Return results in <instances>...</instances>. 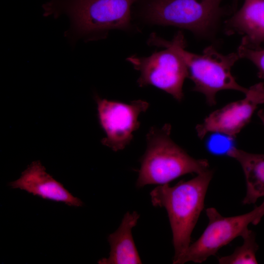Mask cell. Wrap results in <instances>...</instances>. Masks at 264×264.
Instances as JSON below:
<instances>
[{
	"label": "cell",
	"mask_w": 264,
	"mask_h": 264,
	"mask_svg": "<svg viewBox=\"0 0 264 264\" xmlns=\"http://www.w3.org/2000/svg\"><path fill=\"white\" fill-rule=\"evenodd\" d=\"M95 98L99 121L106 133L101 143L114 151L124 149L140 126L139 115L148 110L149 104L140 99L125 103L102 99L98 95Z\"/></svg>",
	"instance_id": "obj_8"
},
{
	"label": "cell",
	"mask_w": 264,
	"mask_h": 264,
	"mask_svg": "<svg viewBox=\"0 0 264 264\" xmlns=\"http://www.w3.org/2000/svg\"><path fill=\"white\" fill-rule=\"evenodd\" d=\"M213 172L207 170L188 181L170 186L160 185L151 193L154 206L166 209L173 234V260L183 254L191 244L192 231L204 208V200Z\"/></svg>",
	"instance_id": "obj_2"
},
{
	"label": "cell",
	"mask_w": 264,
	"mask_h": 264,
	"mask_svg": "<svg viewBox=\"0 0 264 264\" xmlns=\"http://www.w3.org/2000/svg\"><path fill=\"white\" fill-rule=\"evenodd\" d=\"M140 215L136 211L127 212L118 228L108 238L110 246L109 257L102 258L100 264H142L132 235Z\"/></svg>",
	"instance_id": "obj_12"
},
{
	"label": "cell",
	"mask_w": 264,
	"mask_h": 264,
	"mask_svg": "<svg viewBox=\"0 0 264 264\" xmlns=\"http://www.w3.org/2000/svg\"><path fill=\"white\" fill-rule=\"evenodd\" d=\"M13 189H20L45 199L61 202L70 206L81 207L83 202L74 197L63 185L46 171L39 160L33 161L18 179L9 183Z\"/></svg>",
	"instance_id": "obj_10"
},
{
	"label": "cell",
	"mask_w": 264,
	"mask_h": 264,
	"mask_svg": "<svg viewBox=\"0 0 264 264\" xmlns=\"http://www.w3.org/2000/svg\"><path fill=\"white\" fill-rule=\"evenodd\" d=\"M127 60L140 73L137 80L140 87L153 86L170 94L177 101H182L183 83L188 77V71L182 58L174 50L165 48L149 57L134 55L128 57Z\"/></svg>",
	"instance_id": "obj_7"
},
{
	"label": "cell",
	"mask_w": 264,
	"mask_h": 264,
	"mask_svg": "<svg viewBox=\"0 0 264 264\" xmlns=\"http://www.w3.org/2000/svg\"><path fill=\"white\" fill-rule=\"evenodd\" d=\"M206 213L209 221L203 232L183 254L173 260V264L202 263L236 238L242 237L250 224L257 225L264 216V201L252 211L241 215L224 217L213 207L206 209Z\"/></svg>",
	"instance_id": "obj_6"
},
{
	"label": "cell",
	"mask_w": 264,
	"mask_h": 264,
	"mask_svg": "<svg viewBox=\"0 0 264 264\" xmlns=\"http://www.w3.org/2000/svg\"><path fill=\"white\" fill-rule=\"evenodd\" d=\"M139 0H50L44 4V15H67L70 27L66 36L74 42L104 37L111 29L130 25L132 6Z\"/></svg>",
	"instance_id": "obj_1"
},
{
	"label": "cell",
	"mask_w": 264,
	"mask_h": 264,
	"mask_svg": "<svg viewBox=\"0 0 264 264\" xmlns=\"http://www.w3.org/2000/svg\"><path fill=\"white\" fill-rule=\"evenodd\" d=\"M171 126L150 129L147 148L141 158L136 183L141 188L149 184L163 185L189 173L200 174L209 169L206 159H196L175 143L170 136Z\"/></svg>",
	"instance_id": "obj_4"
},
{
	"label": "cell",
	"mask_w": 264,
	"mask_h": 264,
	"mask_svg": "<svg viewBox=\"0 0 264 264\" xmlns=\"http://www.w3.org/2000/svg\"><path fill=\"white\" fill-rule=\"evenodd\" d=\"M243 244L237 247L233 253L218 259L220 264H257L256 253L259 246L253 231L248 229L242 236Z\"/></svg>",
	"instance_id": "obj_14"
},
{
	"label": "cell",
	"mask_w": 264,
	"mask_h": 264,
	"mask_svg": "<svg viewBox=\"0 0 264 264\" xmlns=\"http://www.w3.org/2000/svg\"><path fill=\"white\" fill-rule=\"evenodd\" d=\"M237 53L240 59L244 58L251 61L258 69L259 78L264 79V46L252 48L240 44Z\"/></svg>",
	"instance_id": "obj_15"
},
{
	"label": "cell",
	"mask_w": 264,
	"mask_h": 264,
	"mask_svg": "<svg viewBox=\"0 0 264 264\" xmlns=\"http://www.w3.org/2000/svg\"><path fill=\"white\" fill-rule=\"evenodd\" d=\"M224 24L227 35H243L241 44L260 47L264 43V0H244L242 7Z\"/></svg>",
	"instance_id": "obj_11"
},
{
	"label": "cell",
	"mask_w": 264,
	"mask_h": 264,
	"mask_svg": "<svg viewBox=\"0 0 264 264\" xmlns=\"http://www.w3.org/2000/svg\"><path fill=\"white\" fill-rule=\"evenodd\" d=\"M223 0H145L144 15L152 22L189 30L207 37L225 13Z\"/></svg>",
	"instance_id": "obj_5"
},
{
	"label": "cell",
	"mask_w": 264,
	"mask_h": 264,
	"mask_svg": "<svg viewBox=\"0 0 264 264\" xmlns=\"http://www.w3.org/2000/svg\"><path fill=\"white\" fill-rule=\"evenodd\" d=\"M152 45L170 48L183 59L188 71V77L194 83L193 90L203 94L210 106L216 104L218 92L232 89L245 93L248 90L240 85L231 73V68L240 59L237 52L227 55L219 53L213 46L205 48L201 54L186 50V41L178 31L171 41H166L152 34L149 40Z\"/></svg>",
	"instance_id": "obj_3"
},
{
	"label": "cell",
	"mask_w": 264,
	"mask_h": 264,
	"mask_svg": "<svg viewBox=\"0 0 264 264\" xmlns=\"http://www.w3.org/2000/svg\"><path fill=\"white\" fill-rule=\"evenodd\" d=\"M258 115L264 125V111L263 110H260L258 112Z\"/></svg>",
	"instance_id": "obj_16"
},
{
	"label": "cell",
	"mask_w": 264,
	"mask_h": 264,
	"mask_svg": "<svg viewBox=\"0 0 264 264\" xmlns=\"http://www.w3.org/2000/svg\"><path fill=\"white\" fill-rule=\"evenodd\" d=\"M241 164L243 171L246 192L242 203H255L264 197V154H252L231 147L226 154Z\"/></svg>",
	"instance_id": "obj_13"
},
{
	"label": "cell",
	"mask_w": 264,
	"mask_h": 264,
	"mask_svg": "<svg viewBox=\"0 0 264 264\" xmlns=\"http://www.w3.org/2000/svg\"><path fill=\"white\" fill-rule=\"evenodd\" d=\"M245 97L212 112L196 126L198 137L202 139L209 132H219L235 137L247 124L258 106L264 103V83L248 88Z\"/></svg>",
	"instance_id": "obj_9"
}]
</instances>
